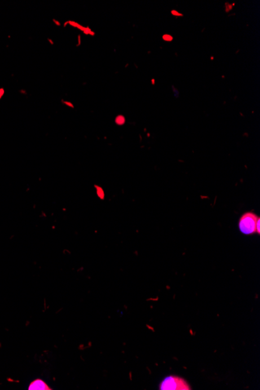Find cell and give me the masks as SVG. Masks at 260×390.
Instances as JSON below:
<instances>
[{
	"label": "cell",
	"instance_id": "277c9868",
	"mask_svg": "<svg viewBox=\"0 0 260 390\" xmlns=\"http://www.w3.org/2000/svg\"><path fill=\"white\" fill-rule=\"evenodd\" d=\"M260 218H259L258 220H257V223H256V233L259 234L260 235Z\"/></svg>",
	"mask_w": 260,
	"mask_h": 390
},
{
	"label": "cell",
	"instance_id": "7a4b0ae2",
	"mask_svg": "<svg viewBox=\"0 0 260 390\" xmlns=\"http://www.w3.org/2000/svg\"><path fill=\"white\" fill-rule=\"evenodd\" d=\"M161 390H190V386L183 378L177 376H169L160 385Z\"/></svg>",
	"mask_w": 260,
	"mask_h": 390
},
{
	"label": "cell",
	"instance_id": "5b68a950",
	"mask_svg": "<svg viewBox=\"0 0 260 390\" xmlns=\"http://www.w3.org/2000/svg\"><path fill=\"white\" fill-rule=\"evenodd\" d=\"M163 37H164V39L165 40V41H172V37H171L170 35H167V34L164 35Z\"/></svg>",
	"mask_w": 260,
	"mask_h": 390
},
{
	"label": "cell",
	"instance_id": "6da1fadb",
	"mask_svg": "<svg viewBox=\"0 0 260 390\" xmlns=\"http://www.w3.org/2000/svg\"><path fill=\"white\" fill-rule=\"evenodd\" d=\"M260 217L252 212L244 213L239 220V229L244 235L256 233V223Z\"/></svg>",
	"mask_w": 260,
	"mask_h": 390
},
{
	"label": "cell",
	"instance_id": "3957f363",
	"mask_svg": "<svg viewBox=\"0 0 260 390\" xmlns=\"http://www.w3.org/2000/svg\"><path fill=\"white\" fill-rule=\"evenodd\" d=\"M29 390H51L52 389L48 386L43 380L36 379L32 382L28 387Z\"/></svg>",
	"mask_w": 260,
	"mask_h": 390
}]
</instances>
